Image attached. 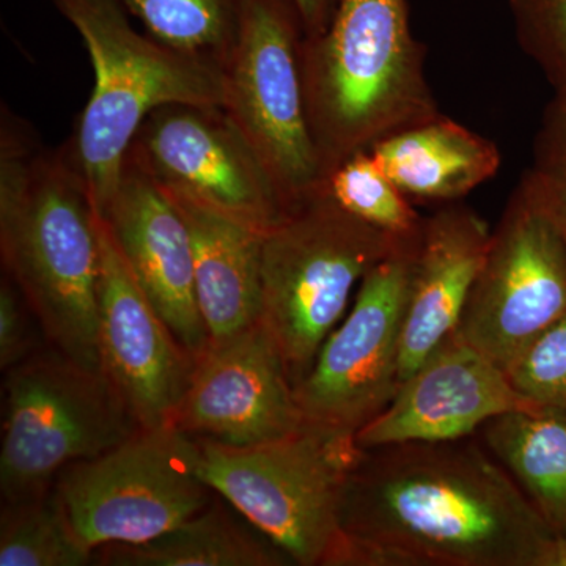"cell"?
<instances>
[{
	"instance_id": "1",
	"label": "cell",
	"mask_w": 566,
	"mask_h": 566,
	"mask_svg": "<svg viewBox=\"0 0 566 566\" xmlns=\"http://www.w3.org/2000/svg\"><path fill=\"white\" fill-rule=\"evenodd\" d=\"M335 566H542L556 536L476 436L359 449Z\"/></svg>"
},
{
	"instance_id": "2",
	"label": "cell",
	"mask_w": 566,
	"mask_h": 566,
	"mask_svg": "<svg viewBox=\"0 0 566 566\" xmlns=\"http://www.w3.org/2000/svg\"><path fill=\"white\" fill-rule=\"evenodd\" d=\"M0 252L48 344L103 371L99 218L66 147L48 150L10 112L0 137Z\"/></svg>"
},
{
	"instance_id": "3",
	"label": "cell",
	"mask_w": 566,
	"mask_h": 566,
	"mask_svg": "<svg viewBox=\"0 0 566 566\" xmlns=\"http://www.w3.org/2000/svg\"><path fill=\"white\" fill-rule=\"evenodd\" d=\"M424 59L406 0H337L326 31L303 39L305 107L327 175L382 137L441 114Z\"/></svg>"
},
{
	"instance_id": "4",
	"label": "cell",
	"mask_w": 566,
	"mask_h": 566,
	"mask_svg": "<svg viewBox=\"0 0 566 566\" xmlns=\"http://www.w3.org/2000/svg\"><path fill=\"white\" fill-rule=\"evenodd\" d=\"M50 2L80 32L95 70V88L65 147L103 218L148 115L170 104L221 107V69L137 32L118 0Z\"/></svg>"
},
{
	"instance_id": "5",
	"label": "cell",
	"mask_w": 566,
	"mask_h": 566,
	"mask_svg": "<svg viewBox=\"0 0 566 566\" xmlns=\"http://www.w3.org/2000/svg\"><path fill=\"white\" fill-rule=\"evenodd\" d=\"M405 241L412 240L360 221L326 189L264 234L260 323L274 338L293 386L345 318L365 274Z\"/></svg>"
},
{
	"instance_id": "6",
	"label": "cell",
	"mask_w": 566,
	"mask_h": 566,
	"mask_svg": "<svg viewBox=\"0 0 566 566\" xmlns=\"http://www.w3.org/2000/svg\"><path fill=\"white\" fill-rule=\"evenodd\" d=\"M199 474L293 565L333 566L345 534L340 524L346 474L359 447L305 423L279 441L227 447L197 439Z\"/></svg>"
},
{
	"instance_id": "7",
	"label": "cell",
	"mask_w": 566,
	"mask_h": 566,
	"mask_svg": "<svg viewBox=\"0 0 566 566\" xmlns=\"http://www.w3.org/2000/svg\"><path fill=\"white\" fill-rule=\"evenodd\" d=\"M303 39L293 0H241L232 43L219 62L221 109L289 212L324 191L329 177L305 107Z\"/></svg>"
},
{
	"instance_id": "8",
	"label": "cell",
	"mask_w": 566,
	"mask_h": 566,
	"mask_svg": "<svg viewBox=\"0 0 566 566\" xmlns=\"http://www.w3.org/2000/svg\"><path fill=\"white\" fill-rule=\"evenodd\" d=\"M139 428L104 371L44 348L3 379L2 502L46 493L70 465L103 455Z\"/></svg>"
},
{
	"instance_id": "9",
	"label": "cell",
	"mask_w": 566,
	"mask_h": 566,
	"mask_svg": "<svg viewBox=\"0 0 566 566\" xmlns=\"http://www.w3.org/2000/svg\"><path fill=\"white\" fill-rule=\"evenodd\" d=\"M199 441L175 424L139 428L103 455L70 465L55 482L91 549L139 545L180 526L216 497L199 474Z\"/></svg>"
},
{
	"instance_id": "10",
	"label": "cell",
	"mask_w": 566,
	"mask_h": 566,
	"mask_svg": "<svg viewBox=\"0 0 566 566\" xmlns=\"http://www.w3.org/2000/svg\"><path fill=\"white\" fill-rule=\"evenodd\" d=\"M419 238L371 268L348 314L294 386L304 422L356 439L392 401L400 386V342Z\"/></svg>"
},
{
	"instance_id": "11",
	"label": "cell",
	"mask_w": 566,
	"mask_h": 566,
	"mask_svg": "<svg viewBox=\"0 0 566 566\" xmlns=\"http://www.w3.org/2000/svg\"><path fill=\"white\" fill-rule=\"evenodd\" d=\"M566 314V243L517 185L491 230L457 333L505 368Z\"/></svg>"
},
{
	"instance_id": "12",
	"label": "cell",
	"mask_w": 566,
	"mask_h": 566,
	"mask_svg": "<svg viewBox=\"0 0 566 566\" xmlns=\"http://www.w3.org/2000/svg\"><path fill=\"white\" fill-rule=\"evenodd\" d=\"M129 151L166 191L253 232L270 233L289 214L270 175L221 107H159Z\"/></svg>"
},
{
	"instance_id": "13",
	"label": "cell",
	"mask_w": 566,
	"mask_h": 566,
	"mask_svg": "<svg viewBox=\"0 0 566 566\" xmlns=\"http://www.w3.org/2000/svg\"><path fill=\"white\" fill-rule=\"evenodd\" d=\"M172 424L237 449L279 441L304 427L282 354L262 323L197 357Z\"/></svg>"
},
{
	"instance_id": "14",
	"label": "cell",
	"mask_w": 566,
	"mask_h": 566,
	"mask_svg": "<svg viewBox=\"0 0 566 566\" xmlns=\"http://www.w3.org/2000/svg\"><path fill=\"white\" fill-rule=\"evenodd\" d=\"M99 353L103 371L142 428L172 424L196 359L139 289L99 219Z\"/></svg>"
},
{
	"instance_id": "15",
	"label": "cell",
	"mask_w": 566,
	"mask_h": 566,
	"mask_svg": "<svg viewBox=\"0 0 566 566\" xmlns=\"http://www.w3.org/2000/svg\"><path fill=\"white\" fill-rule=\"evenodd\" d=\"M535 408L504 368L452 333L408 376L392 401L356 434L359 449L471 438L505 412Z\"/></svg>"
},
{
	"instance_id": "16",
	"label": "cell",
	"mask_w": 566,
	"mask_h": 566,
	"mask_svg": "<svg viewBox=\"0 0 566 566\" xmlns=\"http://www.w3.org/2000/svg\"><path fill=\"white\" fill-rule=\"evenodd\" d=\"M129 273L193 359L210 345L196 294L191 234L174 200L126 153L117 191L103 218Z\"/></svg>"
},
{
	"instance_id": "17",
	"label": "cell",
	"mask_w": 566,
	"mask_h": 566,
	"mask_svg": "<svg viewBox=\"0 0 566 566\" xmlns=\"http://www.w3.org/2000/svg\"><path fill=\"white\" fill-rule=\"evenodd\" d=\"M490 240L482 216L460 202L424 216L401 329L400 385L455 333Z\"/></svg>"
},
{
	"instance_id": "18",
	"label": "cell",
	"mask_w": 566,
	"mask_h": 566,
	"mask_svg": "<svg viewBox=\"0 0 566 566\" xmlns=\"http://www.w3.org/2000/svg\"><path fill=\"white\" fill-rule=\"evenodd\" d=\"M166 192L188 223L197 304L210 344H219L260 322L264 234L180 193Z\"/></svg>"
},
{
	"instance_id": "19",
	"label": "cell",
	"mask_w": 566,
	"mask_h": 566,
	"mask_svg": "<svg viewBox=\"0 0 566 566\" xmlns=\"http://www.w3.org/2000/svg\"><path fill=\"white\" fill-rule=\"evenodd\" d=\"M370 153L398 189L420 203L460 202L502 164L493 140L442 114L382 137Z\"/></svg>"
},
{
	"instance_id": "20",
	"label": "cell",
	"mask_w": 566,
	"mask_h": 566,
	"mask_svg": "<svg viewBox=\"0 0 566 566\" xmlns=\"http://www.w3.org/2000/svg\"><path fill=\"white\" fill-rule=\"evenodd\" d=\"M95 564L109 566H286L292 558L216 494L202 512L139 545H107Z\"/></svg>"
},
{
	"instance_id": "21",
	"label": "cell",
	"mask_w": 566,
	"mask_h": 566,
	"mask_svg": "<svg viewBox=\"0 0 566 566\" xmlns=\"http://www.w3.org/2000/svg\"><path fill=\"white\" fill-rule=\"evenodd\" d=\"M475 436L554 536H566V409H516L488 420Z\"/></svg>"
},
{
	"instance_id": "22",
	"label": "cell",
	"mask_w": 566,
	"mask_h": 566,
	"mask_svg": "<svg viewBox=\"0 0 566 566\" xmlns=\"http://www.w3.org/2000/svg\"><path fill=\"white\" fill-rule=\"evenodd\" d=\"M92 564L95 551L81 542L55 486L24 501L3 502L0 566Z\"/></svg>"
},
{
	"instance_id": "23",
	"label": "cell",
	"mask_w": 566,
	"mask_h": 566,
	"mask_svg": "<svg viewBox=\"0 0 566 566\" xmlns=\"http://www.w3.org/2000/svg\"><path fill=\"white\" fill-rule=\"evenodd\" d=\"M167 46L221 62L232 43L241 0H118Z\"/></svg>"
},
{
	"instance_id": "24",
	"label": "cell",
	"mask_w": 566,
	"mask_h": 566,
	"mask_svg": "<svg viewBox=\"0 0 566 566\" xmlns=\"http://www.w3.org/2000/svg\"><path fill=\"white\" fill-rule=\"evenodd\" d=\"M326 191L344 210L398 240H416L424 216L376 163L370 150L354 153L327 178Z\"/></svg>"
},
{
	"instance_id": "25",
	"label": "cell",
	"mask_w": 566,
	"mask_h": 566,
	"mask_svg": "<svg viewBox=\"0 0 566 566\" xmlns=\"http://www.w3.org/2000/svg\"><path fill=\"white\" fill-rule=\"evenodd\" d=\"M504 370L528 403L566 409V314L535 337Z\"/></svg>"
},
{
	"instance_id": "26",
	"label": "cell",
	"mask_w": 566,
	"mask_h": 566,
	"mask_svg": "<svg viewBox=\"0 0 566 566\" xmlns=\"http://www.w3.org/2000/svg\"><path fill=\"white\" fill-rule=\"evenodd\" d=\"M521 50L554 88L566 81V0H510Z\"/></svg>"
},
{
	"instance_id": "27",
	"label": "cell",
	"mask_w": 566,
	"mask_h": 566,
	"mask_svg": "<svg viewBox=\"0 0 566 566\" xmlns=\"http://www.w3.org/2000/svg\"><path fill=\"white\" fill-rule=\"evenodd\" d=\"M36 326L40 322L31 305L7 275L0 285V368L3 374L43 352Z\"/></svg>"
},
{
	"instance_id": "28",
	"label": "cell",
	"mask_w": 566,
	"mask_h": 566,
	"mask_svg": "<svg viewBox=\"0 0 566 566\" xmlns=\"http://www.w3.org/2000/svg\"><path fill=\"white\" fill-rule=\"evenodd\" d=\"M532 170L566 181V81L554 88L534 144Z\"/></svg>"
},
{
	"instance_id": "29",
	"label": "cell",
	"mask_w": 566,
	"mask_h": 566,
	"mask_svg": "<svg viewBox=\"0 0 566 566\" xmlns=\"http://www.w3.org/2000/svg\"><path fill=\"white\" fill-rule=\"evenodd\" d=\"M520 185L551 222L556 226L566 243V181L554 180L528 169Z\"/></svg>"
},
{
	"instance_id": "30",
	"label": "cell",
	"mask_w": 566,
	"mask_h": 566,
	"mask_svg": "<svg viewBox=\"0 0 566 566\" xmlns=\"http://www.w3.org/2000/svg\"><path fill=\"white\" fill-rule=\"evenodd\" d=\"M293 3L303 22L304 39H312L326 31L337 0H293Z\"/></svg>"
},
{
	"instance_id": "31",
	"label": "cell",
	"mask_w": 566,
	"mask_h": 566,
	"mask_svg": "<svg viewBox=\"0 0 566 566\" xmlns=\"http://www.w3.org/2000/svg\"><path fill=\"white\" fill-rule=\"evenodd\" d=\"M542 566H566V536H556L551 542Z\"/></svg>"
}]
</instances>
